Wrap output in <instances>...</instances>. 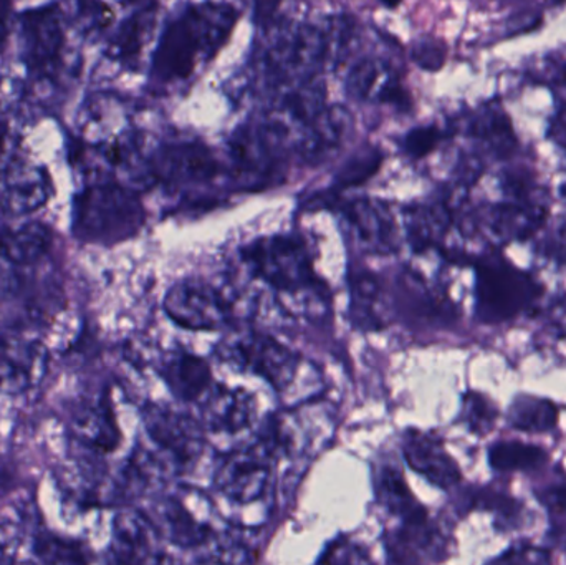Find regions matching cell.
<instances>
[{"label": "cell", "mask_w": 566, "mask_h": 565, "mask_svg": "<svg viewBox=\"0 0 566 565\" xmlns=\"http://www.w3.org/2000/svg\"><path fill=\"white\" fill-rule=\"evenodd\" d=\"M235 22V12L226 6L191 7L185 15L172 20L153 59V75L159 82L188 79L196 63L218 52L228 40Z\"/></svg>", "instance_id": "6da1fadb"}, {"label": "cell", "mask_w": 566, "mask_h": 565, "mask_svg": "<svg viewBox=\"0 0 566 565\" xmlns=\"http://www.w3.org/2000/svg\"><path fill=\"white\" fill-rule=\"evenodd\" d=\"M145 209L132 189L118 182L86 186L73 201V234L82 242L115 245L138 234Z\"/></svg>", "instance_id": "7a4b0ae2"}, {"label": "cell", "mask_w": 566, "mask_h": 565, "mask_svg": "<svg viewBox=\"0 0 566 565\" xmlns=\"http://www.w3.org/2000/svg\"><path fill=\"white\" fill-rule=\"evenodd\" d=\"M544 294L532 275L504 259L479 262L475 274V314L485 324H501L531 311Z\"/></svg>", "instance_id": "3957f363"}, {"label": "cell", "mask_w": 566, "mask_h": 565, "mask_svg": "<svg viewBox=\"0 0 566 565\" xmlns=\"http://www.w3.org/2000/svg\"><path fill=\"white\" fill-rule=\"evenodd\" d=\"M244 259L259 279L285 294L315 289L312 261L298 239L286 236L259 239L245 249Z\"/></svg>", "instance_id": "277c9868"}, {"label": "cell", "mask_w": 566, "mask_h": 565, "mask_svg": "<svg viewBox=\"0 0 566 565\" xmlns=\"http://www.w3.org/2000/svg\"><path fill=\"white\" fill-rule=\"evenodd\" d=\"M22 59L33 79H53L60 72L65 53V20L56 3L35 7L20 13Z\"/></svg>", "instance_id": "5b68a950"}, {"label": "cell", "mask_w": 566, "mask_h": 565, "mask_svg": "<svg viewBox=\"0 0 566 565\" xmlns=\"http://www.w3.org/2000/svg\"><path fill=\"white\" fill-rule=\"evenodd\" d=\"M274 457V447L265 437L255 447L232 451L216 471V488L232 503L248 504L261 500L271 483V460Z\"/></svg>", "instance_id": "8992f818"}, {"label": "cell", "mask_w": 566, "mask_h": 565, "mask_svg": "<svg viewBox=\"0 0 566 565\" xmlns=\"http://www.w3.org/2000/svg\"><path fill=\"white\" fill-rule=\"evenodd\" d=\"M226 357L268 380L275 390H285L300 367L296 352L259 332L239 335L224 347Z\"/></svg>", "instance_id": "52a82bcc"}, {"label": "cell", "mask_w": 566, "mask_h": 565, "mask_svg": "<svg viewBox=\"0 0 566 565\" xmlns=\"http://www.w3.org/2000/svg\"><path fill=\"white\" fill-rule=\"evenodd\" d=\"M145 427L153 443L165 453L172 468H188L201 457L205 428L181 411L149 405L145 410Z\"/></svg>", "instance_id": "ba28073f"}, {"label": "cell", "mask_w": 566, "mask_h": 565, "mask_svg": "<svg viewBox=\"0 0 566 565\" xmlns=\"http://www.w3.org/2000/svg\"><path fill=\"white\" fill-rule=\"evenodd\" d=\"M158 524L176 546L196 550L211 540V504L199 491L181 488L168 494L158 506Z\"/></svg>", "instance_id": "9c48e42d"}, {"label": "cell", "mask_w": 566, "mask_h": 565, "mask_svg": "<svg viewBox=\"0 0 566 565\" xmlns=\"http://www.w3.org/2000/svg\"><path fill=\"white\" fill-rule=\"evenodd\" d=\"M165 311L176 325L189 331H218L229 321V305L221 292L195 279L169 289Z\"/></svg>", "instance_id": "30bf717a"}, {"label": "cell", "mask_w": 566, "mask_h": 565, "mask_svg": "<svg viewBox=\"0 0 566 565\" xmlns=\"http://www.w3.org/2000/svg\"><path fill=\"white\" fill-rule=\"evenodd\" d=\"M258 418V404L249 391L218 387L202 405V428L219 437L244 433Z\"/></svg>", "instance_id": "8fae6325"}, {"label": "cell", "mask_w": 566, "mask_h": 565, "mask_svg": "<svg viewBox=\"0 0 566 565\" xmlns=\"http://www.w3.org/2000/svg\"><path fill=\"white\" fill-rule=\"evenodd\" d=\"M346 222L359 248L368 254H395L399 248L398 228L388 209L378 202L356 201L345 209Z\"/></svg>", "instance_id": "7c38bea8"}, {"label": "cell", "mask_w": 566, "mask_h": 565, "mask_svg": "<svg viewBox=\"0 0 566 565\" xmlns=\"http://www.w3.org/2000/svg\"><path fill=\"white\" fill-rule=\"evenodd\" d=\"M46 352L39 342L0 337V391L17 394L40 380L45 370Z\"/></svg>", "instance_id": "4fadbf2b"}, {"label": "cell", "mask_w": 566, "mask_h": 565, "mask_svg": "<svg viewBox=\"0 0 566 565\" xmlns=\"http://www.w3.org/2000/svg\"><path fill=\"white\" fill-rule=\"evenodd\" d=\"M402 451L409 468L434 486L449 490L461 481L458 463L446 451L444 444L432 435L411 431L406 435Z\"/></svg>", "instance_id": "5bb4252c"}, {"label": "cell", "mask_w": 566, "mask_h": 565, "mask_svg": "<svg viewBox=\"0 0 566 565\" xmlns=\"http://www.w3.org/2000/svg\"><path fill=\"white\" fill-rule=\"evenodd\" d=\"M155 175L168 182H205L218 175V165L202 146H168L156 158Z\"/></svg>", "instance_id": "9a60e30c"}, {"label": "cell", "mask_w": 566, "mask_h": 565, "mask_svg": "<svg viewBox=\"0 0 566 565\" xmlns=\"http://www.w3.org/2000/svg\"><path fill=\"white\" fill-rule=\"evenodd\" d=\"M392 563H422L439 561L444 551L441 533L431 526L428 516L402 521L401 530L388 543Z\"/></svg>", "instance_id": "2e32d148"}, {"label": "cell", "mask_w": 566, "mask_h": 565, "mask_svg": "<svg viewBox=\"0 0 566 565\" xmlns=\"http://www.w3.org/2000/svg\"><path fill=\"white\" fill-rule=\"evenodd\" d=\"M52 245V229L43 222L7 226L0 231V255L10 264H36L49 254Z\"/></svg>", "instance_id": "e0dca14e"}, {"label": "cell", "mask_w": 566, "mask_h": 565, "mask_svg": "<svg viewBox=\"0 0 566 565\" xmlns=\"http://www.w3.org/2000/svg\"><path fill=\"white\" fill-rule=\"evenodd\" d=\"M155 524L136 513H125L116 517L115 547L123 563H155L161 561Z\"/></svg>", "instance_id": "ac0fdd59"}, {"label": "cell", "mask_w": 566, "mask_h": 565, "mask_svg": "<svg viewBox=\"0 0 566 565\" xmlns=\"http://www.w3.org/2000/svg\"><path fill=\"white\" fill-rule=\"evenodd\" d=\"M163 377L169 390L182 401H196L205 397L212 380L209 365L188 352L172 354L163 367Z\"/></svg>", "instance_id": "d6986e66"}, {"label": "cell", "mask_w": 566, "mask_h": 565, "mask_svg": "<svg viewBox=\"0 0 566 565\" xmlns=\"http://www.w3.org/2000/svg\"><path fill=\"white\" fill-rule=\"evenodd\" d=\"M376 498L388 513L402 521L428 516L424 508L412 496L405 478L395 468H382L376 483Z\"/></svg>", "instance_id": "ffe728a7"}, {"label": "cell", "mask_w": 566, "mask_h": 565, "mask_svg": "<svg viewBox=\"0 0 566 565\" xmlns=\"http://www.w3.org/2000/svg\"><path fill=\"white\" fill-rule=\"evenodd\" d=\"M507 420L515 430L525 433H547L557 427L558 408L545 398L521 395L512 401Z\"/></svg>", "instance_id": "44dd1931"}, {"label": "cell", "mask_w": 566, "mask_h": 565, "mask_svg": "<svg viewBox=\"0 0 566 565\" xmlns=\"http://www.w3.org/2000/svg\"><path fill=\"white\" fill-rule=\"evenodd\" d=\"M547 460V453L541 447L522 441H497L489 450V463L501 473L538 470Z\"/></svg>", "instance_id": "7402d4cb"}, {"label": "cell", "mask_w": 566, "mask_h": 565, "mask_svg": "<svg viewBox=\"0 0 566 565\" xmlns=\"http://www.w3.org/2000/svg\"><path fill=\"white\" fill-rule=\"evenodd\" d=\"M153 19H155V12L151 7L139 10L135 15L126 19L109 42V55L119 62H129V60L136 59L148 39Z\"/></svg>", "instance_id": "603a6c76"}, {"label": "cell", "mask_w": 566, "mask_h": 565, "mask_svg": "<svg viewBox=\"0 0 566 565\" xmlns=\"http://www.w3.org/2000/svg\"><path fill=\"white\" fill-rule=\"evenodd\" d=\"M381 285L371 272H359L352 278V314L353 321L365 328L381 325L378 314Z\"/></svg>", "instance_id": "cb8c5ba5"}, {"label": "cell", "mask_w": 566, "mask_h": 565, "mask_svg": "<svg viewBox=\"0 0 566 565\" xmlns=\"http://www.w3.org/2000/svg\"><path fill=\"white\" fill-rule=\"evenodd\" d=\"M80 437L99 451L115 450L119 440L112 405L103 398L98 407L93 408L78 423Z\"/></svg>", "instance_id": "d4e9b609"}, {"label": "cell", "mask_w": 566, "mask_h": 565, "mask_svg": "<svg viewBox=\"0 0 566 565\" xmlns=\"http://www.w3.org/2000/svg\"><path fill=\"white\" fill-rule=\"evenodd\" d=\"M446 221L444 215L431 209H415L409 212L406 218V231H408L409 242L416 251H424L434 244L439 234L444 231Z\"/></svg>", "instance_id": "484cf974"}, {"label": "cell", "mask_w": 566, "mask_h": 565, "mask_svg": "<svg viewBox=\"0 0 566 565\" xmlns=\"http://www.w3.org/2000/svg\"><path fill=\"white\" fill-rule=\"evenodd\" d=\"M462 420L465 421L471 431L478 435H485L492 430L497 420V410L491 400L481 394L469 391L464 397V407H462Z\"/></svg>", "instance_id": "4316f807"}, {"label": "cell", "mask_w": 566, "mask_h": 565, "mask_svg": "<svg viewBox=\"0 0 566 565\" xmlns=\"http://www.w3.org/2000/svg\"><path fill=\"white\" fill-rule=\"evenodd\" d=\"M379 165H381V156L378 151L358 153L352 161L343 166L342 171L336 176V185L339 188L361 185L378 171Z\"/></svg>", "instance_id": "83f0119b"}, {"label": "cell", "mask_w": 566, "mask_h": 565, "mask_svg": "<svg viewBox=\"0 0 566 565\" xmlns=\"http://www.w3.org/2000/svg\"><path fill=\"white\" fill-rule=\"evenodd\" d=\"M36 554L46 563H83L85 561L76 544L65 543L52 536L40 537Z\"/></svg>", "instance_id": "f1b7e54d"}, {"label": "cell", "mask_w": 566, "mask_h": 565, "mask_svg": "<svg viewBox=\"0 0 566 565\" xmlns=\"http://www.w3.org/2000/svg\"><path fill=\"white\" fill-rule=\"evenodd\" d=\"M439 139H441V132L434 126L412 129L405 138L406 153H409L412 158H422L436 148Z\"/></svg>", "instance_id": "f546056e"}, {"label": "cell", "mask_w": 566, "mask_h": 565, "mask_svg": "<svg viewBox=\"0 0 566 565\" xmlns=\"http://www.w3.org/2000/svg\"><path fill=\"white\" fill-rule=\"evenodd\" d=\"M323 563H368L365 550L355 546L353 543H335L332 550L326 551L325 557H322Z\"/></svg>", "instance_id": "4dcf8cb0"}, {"label": "cell", "mask_w": 566, "mask_h": 565, "mask_svg": "<svg viewBox=\"0 0 566 565\" xmlns=\"http://www.w3.org/2000/svg\"><path fill=\"white\" fill-rule=\"evenodd\" d=\"M542 255L552 259L558 264H566V228L552 232L544 244H542Z\"/></svg>", "instance_id": "1f68e13d"}, {"label": "cell", "mask_w": 566, "mask_h": 565, "mask_svg": "<svg viewBox=\"0 0 566 565\" xmlns=\"http://www.w3.org/2000/svg\"><path fill=\"white\" fill-rule=\"evenodd\" d=\"M541 501L557 513H566V484L548 488L541 494Z\"/></svg>", "instance_id": "d6a6232c"}, {"label": "cell", "mask_w": 566, "mask_h": 565, "mask_svg": "<svg viewBox=\"0 0 566 565\" xmlns=\"http://www.w3.org/2000/svg\"><path fill=\"white\" fill-rule=\"evenodd\" d=\"M13 2L12 0H0V49L6 45L12 29Z\"/></svg>", "instance_id": "836d02e7"}, {"label": "cell", "mask_w": 566, "mask_h": 565, "mask_svg": "<svg viewBox=\"0 0 566 565\" xmlns=\"http://www.w3.org/2000/svg\"><path fill=\"white\" fill-rule=\"evenodd\" d=\"M552 533H554L555 544H557V546L564 547L566 551V524H557V526L554 524V530H552Z\"/></svg>", "instance_id": "e575fe53"}, {"label": "cell", "mask_w": 566, "mask_h": 565, "mask_svg": "<svg viewBox=\"0 0 566 565\" xmlns=\"http://www.w3.org/2000/svg\"><path fill=\"white\" fill-rule=\"evenodd\" d=\"M7 133H9V129H7L6 123L0 122V153L3 151V146H6Z\"/></svg>", "instance_id": "d590c367"}, {"label": "cell", "mask_w": 566, "mask_h": 565, "mask_svg": "<svg viewBox=\"0 0 566 565\" xmlns=\"http://www.w3.org/2000/svg\"><path fill=\"white\" fill-rule=\"evenodd\" d=\"M382 3H385L386 7H396L401 3V0H381Z\"/></svg>", "instance_id": "8d00e7d4"}, {"label": "cell", "mask_w": 566, "mask_h": 565, "mask_svg": "<svg viewBox=\"0 0 566 565\" xmlns=\"http://www.w3.org/2000/svg\"><path fill=\"white\" fill-rule=\"evenodd\" d=\"M119 2L128 3V6H132V3L143 2V0H119Z\"/></svg>", "instance_id": "74e56055"}]
</instances>
